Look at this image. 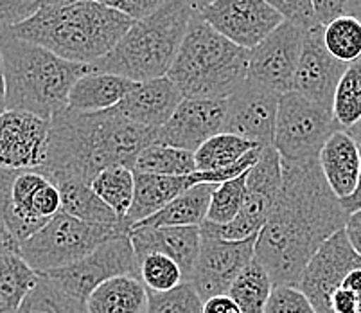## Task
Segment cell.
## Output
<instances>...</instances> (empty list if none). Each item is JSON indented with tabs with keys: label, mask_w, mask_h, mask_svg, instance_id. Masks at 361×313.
<instances>
[{
	"label": "cell",
	"mask_w": 361,
	"mask_h": 313,
	"mask_svg": "<svg viewBox=\"0 0 361 313\" xmlns=\"http://www.w3.org/2000/svg\"><path fill=\"white\" fill-rule=\"evenodd\" d=\"M350 15L357 16L361 20V0H353V6H350Z\"/></svg>",
	"instance_id": "obj_51"
},
{
	"label": "cell",
	"mask_w": 361,
	"mask_h": 313,
	"mask_svg": "<svg viewBox=\"0 0 361 313\" xmlns=\"http://www.w3.org/2000/svg\"><path fill=\"white\" fill-rule=\"evenodd\" d=\"M214 189L216 184L192 186L157 214L139 223H133L130 230L137 227H202L207 220Z\"/></svg>",
	"instance_id": "obj_24"
},
{
	"label": "cell",
	"mask_w": 361,
	"mask_h": 313,
	"mask_svg": "<svg viewBox=\"0 0 361 313\" xmlns=\"http://www.w3.org/2000/svg\"><path fill=\"white\" fill-rule=\"evenodd\" d=\"M8 110L6 107V81H4V65H2V51H0V114Z\"/></svg>",
	"instance_id": "obj_48"
},
{
	"label": "cell",
	"mask_w": 361,
	"mask_h": 313,
	"mask_svg": "<svg viewBox=\"0 0 361 313\" xmlns=\"http://www.w3.org/2000/svg\"><path fill=\"white\" fill-rule=\"evenodd\" d=\"M167 0H101V4L111 9H117L123 15L130 16L131 20H142L151 13L162 8Z\"/></svg>",
	"instance_id": "obj_40"
},
{
	"label": "cell",
	"mask_w": 361,
	"mask_h": 313,
	"mask_svg": "<svg viewBox=\"0 0 361 313\" xmlns=\"http://www.w3.org/2000/svg\"><path fill=\"white\" fill-rule=\"evenodd\" d=\"M92 189L121 220H124L133 203L135 173L124 166L108 167L94 179Z\"/></svg>",
	"instance_id": "obj_31"
},
{
	"label": "cell",
	"mask_w": 361,
	"mask_h": 313,
	"mask_svg": "<svg viewBox=\"0 0 361 313\" xmlns=\"http://www.w3.org/2000/svg\"><path fill=\"white\" fill-rule=\"evenodd\" d=\"M54 184L60 191L63 213L83 222L99 223V225H119L124 222L94 193L90 184L75 179H63Z\"/></svg>",
	"instance_id": "obj_26"
},
{
	"label": "cell",
	"mask_w": 361,
	"mask_h": 313,
	"mask_svg": "<svg viewBox=\"0 0 361 313\" xmlns=\"http://www.w3.org/2000/svg\"><path fill=\"white\" fill-rule=\"evenodd\" d=\"M259 148V144L250 143V141L241 139L234 134H221L214 135L212 139L203 143L198 150L195 151L196 170L198 171H219L228 166H234L239 160L245 159L252 150Z\"/></svg>",
	"instance_id": "obj_28"
},
{
	"label": "cell",
	"mask_w": 361,
	"mask_h": 313,
	"mask_svg": "<svg viewBox=\"0 0 361 313\" xmlns=\"http://www.w3.org/2000/svg\"><path fill=\"white\" fill-rule=\"evenodd\" d=\"M226 115V100L185 98L157 131V144L180 148L195 153L203 143L221 134Z\"/></svg>",
	"instance_id": "obj_19"
},
{
	"label": "cell",
	"mask_w": 361,
	"mask_h": 313,
	"mask_svg": "<svg viewBox=\"0 0 361 313\" xmlns=\"http://www.w3.org/2000/svg\"><path fill=\"white\" fill-rule=\"evenodd\" d=\"M349 214L327 184L318 159L282 160V186L270 218L255 243V259L274 286H297L310 259Z\"/></svg>",
	"instance_id": "obj_1"
},
{
	"label": "cell",
	"mask_w": 361,
	"mask_h": 313,
	"mask_svg": "<svg viewBox=\"0 0 361 313\" xmlns=\"http://www.w3.org/2000/svg\"><path fill=\"white\" fill-rule=\"evenodd\" d=\"M130 234L126 223L99 225L58 213L45 227L20 243L18 254L35 272L47 273L81 261L97 247Z\"/></svg>",
	"instance_id": "obj_7"
},
{
	"label": "cell",
	"mask_w": 361,
	"mask_h": 313,
	"mask_svg": "<svg viewBox=\"0 0 361 313\" xmlns=\"http://www.w3.org/2000/svg\"><path fill=\"white\" fill-rule=\"evenodd\" d=\"M360 155H361V146H360ZM341 206L345 209L347 214H353L356 211H361V167H360V177H357V186L354 189V193L347 199L341 200Z\"/></svg>",
	"instance_id": "obj_45"
},
{
	"label": "cell",
	"mask_w": 361,
	"mask_h": 313,
	"mask_svg": "<svg viewBox=\"0 0 361 313\" xmlns=\"http://www.w3.org/2000/svg\"><path fill=\"white\" fill-rule=\"evenodd\" d=\"M139 265L140 281L147 292H169L183 283V272L178 263L164 254H147Z\"/></svg>",
	"instance_id": "obj_36"
},
{
	"label": "cell",
	"mask_w": 361,
	"mask_h": 313,
	"mask_svg": "<svg viewBox=\"0 0 361 313\" xmlns=\"http://www.w3.org/2000/svg\"><path fill=\"white\" fill-rule=\"evenodd\" d=\"M314 16L320 25H327L336 20L338 16L350 15L353 0H311Z\"/></svg>",
	"instance_id": "obj_41"
},
{
	"label": "cell",
	"mask_w": 361,
	"mask_h": 313,
	"mask_svg": "<svg viewBox=\"0 0 361 313\" xmlns=\"http://www.w3.org/2000/svg\"><path fill=\"white\" fill-rule=\"evenodd\" d=\"M157 131L131 123L116 108L97 114L65 108L51 119L47 160L38 171L51 182L75 179L92 186L108 167L133 170L140 151L157 143Z\"/></svg>",
	"instance_id": "obj_2"
},
{
	"label": "cell",
	"mask_w": 361,
	"mask_h": 313,
	"mask_svg": "<svg viewBox=\"0 0 361 313\" xmlns=\"http://www.w3.org/2000/svg\"><path fill=\"white\" fill-rule=\"evenodd\" d=\"M347 67L349 65L341 64L327 51L324 44V25H314L307 29L304 36L300 60L295 72L293 92L333 112L334 92Z\"/></svg>",
	"instance_id": "obj_18"
},
{
	"label": "cell",
	"mask_w": 361,
	"mask_h": 313,
	"mask_svg": "<svg viewBox=\"0 0 361 313\" xmlns=\"http://www.w3.org/2000/svg\"><path fill=\"white\" fill-rule=\"evenodd\" d=\"M333 117L341 130H349L361 121V60L350 64L341 76L334 92Z\"/></svg>",
	"instance_id": "obj_34"
},
{
	"label": "cell",
	"mask_w": 361,
	"mask_h": 313,
	"mask_svg": "<svg viewBox=\"0 0 361 313\" xmlns=\"http://www.w3.org/2000/svg\"><path fill=\"white\" fill-rule=\"evenodd\" d=\"M40 273L35 272L18 252L0 254V313H18Z\"/></svg>",
	"instance_id": "obj_27"
},
{
	"label": "cell",
	"mask_w": 361,
	"mask_h": 313,
	"mask_svg": "<svg viewBox=\"0 0 361 313\" xmlns=\"http://www.w3.org/2000/svg\"><path fill=\"white\" fill-rule=\"evenodd\" d=\"M130 240L139 261L147 254H164L178 263L187 283L198 259L202 230L200 227H137L130 230Z\"/></svg>",
	"instance_id": "obj_20"
},
{
	"label": "cell",
	"mask_w": 361,
	"mask_h": 313,
	"mask_svg": "<svg viewBox=\"0 0 361 313\" xmlns=\"http://www.w3.org/2000/svg\"><path fill=\"white\" fill-rule=\"evenodd\" d=\"M333 313H361V301L350 290L338 288L331 297Z\"/></svg>",
	"instance_id": "obj_42"
},
{
	"label": "cell",
	"mask_w": 361,
	"mask_h": 313,
	"mask_svg": "<svg viewBox=\"0 0 361 313\" xmlns=\"http://www.w3.org/2000/svg\"><path fill=\"white\" fill-rule=\"evenodd\" d=\"M271 290L274 281L270 273L262 268L257 259H254L232 283L226 295L234 299L243 313H264Z\"/></svg>",
	"instance_id": "obj_29"
},
{
	"label": "cell",
	"mask_w": 361,
	"mask_h": 313,
	"mask_svg": "<svg viewBox=\"0 0 361 313\" xmlns=\"http://www.w3.org/2000/svg\"><path fill=\"white\" fill-rule=\"evenodd\" d=\"M192 13L185 0H167L155 13L133 22L114 51L90 65V72L117 74L135 83L164 78L175 64Z\"/></svg>",
	"instance_id": "obj_6"
},
{
	"label": "cell",
	"mask_w": 361,
	"mask_h": 313,
	"mask_svg": "<svg viewBox=\"0 0 361 313\" xmlns=\"http://www.w3.org/2000/svg\"><path fill=\"white\" fill-rule=\"evenodd\" d=\"M135 87V81L108 72H88L75 81L68 94V108L83 114H97L116 108Z\"/></svg>",
	"instance_id": "obj_23"
},
{
	"label": "cell",
	"mask_w": 361,
	"mask_h": 313,
	"mask_svg": "<svg viewBox=\"0 0 361 313\" xmlns=\"http://www.w3.org/2000/svg\"><path fill=\"white\" fill-rule=\"evenodd\" d=\"M341 288L350 290V292H353L354 295H356V297L361 301V268L353 270V272H350L349 276L345 278V281H343Z\"/></svg>",
	"instance_id": "obj_47"
},
{
	"label": "cell",
	"mask_w": 361,
	"mask_h": 313,
	"mask_svg": "<svg viewBox=\"0 0 361 313\" xmlns=\"http://www.w3.org/2000/svg\"><path fill=\"white\" fill-rule=\"evenodd\" d=\"M49 2H52V4H71V2H101V0H47Z\"/></svg>",
	"instance_id": "obj_52"
},
{
	"label": "cell",
	"mask_w": 361,
	"mask_h": 313,
	"mask_svg": "<svg viewBox=\"0 0 361 313\" xmlns=\"http://www.w3.org/2000/svg\"><path fill=\"white\" fill-rule=\"evenodd\" d=\"M282 186V159L274 146L262 150L257 163L248 170L246 175V193L241 213L238 218L226 225L205 222L200 229L202 232L212 234L228 242L257 236L270 218L275 200Z\"/></svg>",
	"instance_id": "obj_10"
},
{
	"label": "cell",
	"mask_w": 361,
	"mask_h": 313,
	"mask_svg": "<svg viewBox=\"0 0 361 313\" xmlns=\"http://www.w3.org/2000/svg\"><path fill=\"white\" fill-rule=\"evenodd\" d=\"M345 131L350 135V137H353L354 141H356L357 146H361V121L356 124V126L349 128V130H345Z\"/></svg>",
	"instance_id": "obj_50"
},
{
	"label": "cell",
	"mask_w": 361,
	"mask_h": 313,
	"mask_svg": "<svg viewBox=\"0 0 361 313\" xmlns=\"http://www.w3.org/2000/svg\"><path fill=\"white\" fill-rule=\"evenodd\" d=\"M187 4L191 6V9L195 13L202 11V9H205L207 6H211L212 2H216V0H185Z\"/></svg>",
	"instance_id": "obj_49"
},
{
	"label": "cell",
	"mask_w": 361,
	"mask_h": 313,
	"mask_svg": "<svg viewBox=\"0 0 361 313\" xmlns=\"http://www.w3.org/2000/svg\"><path fill=\"white\" fill-rule=\"evenodd\" d=\"M47 0H0V28L24 24L40 11Z\"/></svg>",
	"instance_id": "obj_39"
},
{
	"label": "cell",
	"mask_w": 361,
	"mask_h": 313,
	"mask_svg": "<svg viewBox=\"0 0 361 313\" xmlns=\"http://www.w3.org/2000/svg\"><path fill=\"white\" fill-rule=\"evenodd\" d=\"M307 29L284 20L275 31L250 51L248 76L254 81L279 95L293 90L295 72L300 60L302 44Z\"/></svg>",
	"instance_id": "obj_13"
},
{
	"label": "cell",
	"mask_w": 361,
	"mask_h": 313,
	"mask_svg": "<svg viewBox=\"0 0 361 313\" xmlns=\"http://www.w3.org/2000/svg\"><path fill=\"white\" fill-rule=\"evenodd\" d=\"M246 175H248V171H245L235 179L226 180V182L216 186L205 222L226 225V223H231L232 220L238 218V214L241 213L243 202H245Z\"/></svg>",
	"instance_id": "obj_35"
},
{
	"label": "cell",
	"mask_w": 361,
	"mask_h": 313,
	"mask_svg": "<svg viewBox=\"0 0 361 313\" xmlns=\"http://www.w3.org/2000/svg\"><path fill=\"white\" fill-rule=\"evenodd\" d=\"M146 309L147 288L133 276L108 279L87 299V313H146Z\"/></svg>",
	"instance_id": "obj_25"
},
{
	"label": "cell",
	"mask_w": 361,
	"mask_h": 313,
	"mask_svg": "<svg viewBox=\"0 0 361 313\" xmlns=\"http://www.w3.org/2000/svg\"><path fill=\"white\" fill-rule=\"evenodd\" d=\"M327 184L343 200L354 193L360 177L361 155L356 141L345 130H338L324 144L318 157Z\"/></svg>",
	"instance_id": "obj_22"
},
{
	"label": "cell",
	"mask_w": 361,
	"mask_h": 313,
	"mask_svg": "<svg viewBox=\"0 0 361 313\" xmlns=\"http://www.w3.org/2000/svg\"><path fill=\"white\" fill-rule=\"evenodd\" d=\"M202 313H243L231 295H216L203 302Z\"/></svg>",
	"instance_id": "obj_43"
},
{
	"label": "cell",
	"mask_w": 361,
	"mask_h": 313,
	"mask_svg": "<svg viewBox=\"0 0 361 313\" xmlns=\"http://www.w3.org/2000/svg\"><path fill=\"white\" fill-rule=\"evenodd\" d=\"M356 268H361V258L350 245L345 229L338 230L314 252L300 273L297 288L310 299L317 313H333V293Z\"/></svg>",
	"instance_id": "obj_14"
},
{
	"label": "cell",
	"mask_w": 361,
	"mask_h": 313,
	"mask_svg": "<svg viewBox=\"0 0 361 313\" xmlns=\"http://www.w3.org/2000/svg\"><path fill=\"white\" fill-rule=\"evenodd\" d=\"M203 301L191 283H182L169 292H147L146 313H202Z\"/></svg>",
	"instance_id": "obj_37"
},
{
	"label": "cell",
	"mask_w": 361,
	"mask_h": 313,
	"mask_svg": "<svg viewBox=\"0 0 361 313\" xmlns=\"http://www.w3.org/2000/svg\"><path fill=\"white\" fill-rule=\"evenodd\" d=\"M51 121L22 110L0 114V170H42L47 160Z\"/></svg>",
	"instance_id": "obj_16"
},
{
	"label": "cell",
	"mask_w": 361,
	"mask_h": 313,
	"mask_svg": "<svg viewBox=\"0 0 361 313\" xmlns=\"http://www.w3.org/2000/svg\"><path fill=\"white\" fill-rule=\"evenodd\" d=\"M0 51L8 110L29 112L47 121L68 108L74 83L90 72V65L63 60L4 28H0Z\"/></svg>",
	"instance_id": "obj_4"
},
{
	"label": "cell",
	"mask_w": 361,
	"mask_h": 313,
	"mask_svg": "<svg viewBox=\"0 0 361 313\" xmlns=\"http://www.w3.org/2000/svg\"><path fill=\"white\" fill-rule=\"evenodd\" d=\"M133 22L101 2H49L32 18L8 31L72 64L92 65L114 51Z\"/></svg>",
	"instance_id": "obj_3"
},
{
	"label": "cell",
	"mask_w": 361,
	"mask_h": 313,
	"mask_svg": "<svg viewBox=\"0 0 361 313\" xmlns=\"http://www.w3.org/2000/svg\"><path fill=\"white\" fill-rule=\"evenodd\" d=\"M183 100L185 98L175 81L164 76L144 83H135V87L117 105L116 110L131 123L159 130L171 119V115L175 114Z\"/></svg>",
	"instance_id": "obj_21"
},
{
	"label": "cell",
	"mask_w": 361,
	"mask_h": 313,
	"mask_svg": "<svg viewBox=\"0 0 361 313\" xmlns=\"http://www.w3.org/2000/svg\"><path fill=\"white\" fill-rule=\"evenodd\" d=\"M45 276L75 299L87 302L88 295L108 279L119 276H133L140 279V265L135 249L131 245L130 234H126L103 243L81 261L65 268L52 270Z\"/></svg>",
	"instance_id": "obj_11"
},
{
	"label": "cell",
	"mask_w": 361,
	"mask_h": 313,
	"mask_svg": "<svg viewBox=\"0 0 361 313\" xmlns=\"http://www.w3.org/2000/svg\"><path fill=\"white\" fill-rule=\"evenodd\" d=\"M250 51L232 44L198 13H192L185 38L167 78L183 98L228 100L248 76Z\"/></svg>",
	"instance_id": "obj_5"
},
{
	"label": "cell",
	"mask_w": 361,
	"mask_h": 313,
	"mask_svg": "<svg viewBox=\"0 0 361 313\" xmlns=\"http://www.w3.org/2000/svg\"><path fill=\"white\" fill-rule=\"evenodd\" d=\"M281 95L254 81L246 80L226 100V115L223 131L259 146H274L275 121H277Z\"/></svg>",
	"instance_id": "obj_17"
},
{
	"label": "cell",
	"mask_w": 361,
	"mask_h": 313,
	"mask_svg": "<svg viewBox=\"0 0 361 313\" xmlns=\"http://www.w3.org/2000/svg\"><path fill=\"white\" fill-rule=\"evenodd\" d=\"M264 313H317L310 299L297 286H274Z\"/></svg>",
	"instance_id": "obj_38"
},
{
	"label": "cell",
	"mask_w": 361,
	"mask_h": 313,
	"mask_svg": "<svg viewBox=\"0 0 361 313\" xmlns=\"http://www.w3.org/2000/svg\"><path fill=\"white\" fill-rule=\"evenodd\" d=\"M345 234L353 249L356 250V254L361 258V211L349 214L345 223Z\"/></svg>",
	"instance_id": "obj_44"
},
{
	"label": "cell",
	"mask_w": 361,
	"mask_h": 313,
	"mask_svg": "<svg viewBox=\"0 0 361 313\" xmlns=\"http://www.w3.org/2000/svg\"><path fill=\"white\" fill-rule=\"evenodd\" d=\"M338 130L341 128L334 121L331 110L293 90L281 95L274 148L284 163L318 159L324 144Z\"/></svg>",
	"instance_id": "obj_9"
},
{
	"label": "cell",
	"mask_w": 361,
	"mask_h": 313,
	"mask_svg": "<svg viewBox=\"0 0 361 313\" xmlns=\"http://www.w3.org/2000/svg\"><path fill=\"white\" fill-rule=\"evenodd\" d=\"M198 15L226 40L246 51L257 47L284 22V16L266 0H216Z\"/></svg>",
	"instance_id": "obj_15"
},
{
	"label": "cell",
	"mask_w": 361,
	"mask_h": 313,
	"mask_svg": "<svg viewBox=\"0 0 361 313\" xmlns=\"http://www.w3.org/2000/svg\"><path fill=\"white\" fill-rule=\"evenodd\" d=\"M133 171L146 175H164V177H183V175L196 173L198 170L192 151L155 143L140 151Z\"/></svg>",
	"instance_id": "obj_30"
},
{
	"label": "cell",
	"mask_w": 361,
	"mask_h": 313,
	"mask_svg": "<svg viewBox=\"0 0 361 313\" xmlns=\"http://www.w3.org/2000/svg\"><path fill=\"white\" fill-rule=\"evenodd\" d=\"M257 236L241 242H228L212 234L202 232L198 259L187 283L195 286L203 302L216 295L228 293L239 273L255 259Z\"/></svg>",
	"instance_id": "obj_12"
},
{
	"label": "cell",
	"mask_w": 361,
	"mask_h": 313,
	"mask_svg": "<svg viewBox=\"0 0 361 313\" xmlns=\"http://www.w3.org/2000/svg\"><path fill=\"white\" fill-rule=\"evenodd\" d=\"M18 313H87V302L75 299L45 273H40Z\"/></svg>",
	"instance_id": "obj_32"
},
{
	"label": "cell",
	"mask_w": 361,
	"mask_h": 313,
	"mask_svg": "<svg viewBox=\"0 0 361 313\" xmlns=\"http://www.w3.org/2000/svg\"><path fill=\"white\" fill-rule=\"evenodd\" d=\"M324 44L341 64L361 60V20L354 15L338 16L324 25Z\"/></svg>",
	"instance_id": "obj_33"
},
{
	"label": "cell",
	"mask_w": 361,
	"mask_h": 313,
	"mask_svg": "<svg viewBox=\"0 0 361 313\" xmlns=\"http://www.w3.org/2000/svg\"><path fill=\"white\" fill-rule=\"evenodd\" d=\"M58 213L60 191L44 173L0 170V220L16 242L31 238Z\"/></svg>",
	"instance_id": "obj_8"
},
{
	"label": "cell",
	"mask_w": 361,
	"mask_h": 313,
	"mask_svg": "<svg viewBox=\"0 0 361 313\" xmlns=\"http://www.w3.org/2000/svg\"><path fill=\"white\" fill-rule=\"evenodd\" d=\"M20 249V243L13 238V234L9 232L8 227L2 223L0 220V254L2 252H18Z\"/></svg>",
	"instance_id": "obj_46"
}]
</instances>
